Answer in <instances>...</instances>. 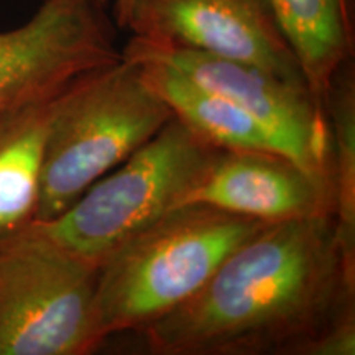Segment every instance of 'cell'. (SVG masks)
<instances>
[{
  "label": "cell",
  "mask_w": 355,
  "mask_h": 355,
  "mask_svg": "<svg viewBox=\"0 0 355 355\" xmlns=\"http://www.w3.org/2000/svg\"><path fill=\"white\" fill-rule=\"evenodd\" d=\"M265 224L207 204L175 207L155 220L99 266V343L144 331L193 298L230 252Z\"/></svg>",
  "instance_id": "obj_2"
},
{
  "label": "cell",
  "mask_w": 355,
  "mask_h": 355,
  "mask_svg": "<svg viewBox=\"0 0 355 355\" xmlns=\"http://www.w3.org/2000/svg\"><path fill=\"white\" fill-rule=\"evenodd\" d=\"M61 91L0 114V248L37 217L44 144Z\"/></svg>",
  "instance_id": "obj_10"
},
{
  "label": "cell",
  "mask_w": 355,
  "mask_h": 355,
  "mask_svg": "<svg viewBox=\"0 0 355 355\" xmlns=\"http://www.w3.org/2000/svg\"><path fill=\"white\" fill-rule=\"evenodd\" d=\"M127 60H152L183 73L242 109L259 123L278 153L329 180V127L324 102L306 83L285 79L259 66L209 53L132 37Z\"/></svg>",
  "instance_id": "obj_6"
},
{
  "label": "cell",
  "mask_w": 355,
  "mask_h": 355,
  "mask_svg": "<svg viewBox=\"0 0 355 355\" xmlns=\"http://www.w3.org/2000/svg\"><path fill=\"white\" fill-rule=\"evenodd\" d=\"M96 2H97V3H99V6H102V7H105V6H107V3L110 2V0H96Z\"/></svg>",
  "instance_id": "obj_14"
},
{
  "label": "cell",
  "mask_w": 355,
  "mask_h": 355,
  "mask_svg": "<svg viewBox=\"0 0 355 355\" xmlns=\"http://www.w3.org/2000/svg\"><path fill=\"white\" fill-rule=\"evenodd\" d=\"M186 204H207L266 224L332 214L329 180L277 152L220 150Z\"/></svg>",
  "instance_id": "obj_9"
},
{
  "label": "cell",
  "mask_w": 355,
  "mask_h": 355,
  "mask_svg": "<svg viewBox=\"0 0 355 355\" xmlns=\"http://www.w3.org/2000/svg\"><path fill=\"white\" fill-rule=\"evenodd\" d=\"M329 127L332 216L344 245L355 252V74L354 60L340 66L322 97Z\"/></svg>",
  "instance_id": "obj_13"
},
{
  "label": "cell",
  "mask_w": 355,
  "mask_h": 355,
  "mask_svg": "<svg viewBox=\"0 0 355 355\" xmlns=\"http://www.w3.org/2000/svg\"><path fill=\"white\" fill-rule=\"evenodd\" d=\"M171 119L139 64L123 56L69 83L58 96L48 127L35 222L64 212Z\"/></svg>",
  "instance_id": "obj_3"
},
{
  "label": "cell",
  "mask_w": 355,
  "mask_h": 355,
  "mask_svg": "<svg viewBox=\"0 0 355 355\" xmlns=\"http://www.w3.org/2000/svg\"><path fill=\"white\" fill-rule=\"evenodd\" d=\"M303 76L322 99L340 66L354 60L349 0H265Z\"/></svg>",
  "instance_id": "obj_12"
},
{
  "label": "cell",
  "mask_w": 355,
  "mask_h": 355,
  "mask_svg": "<svg viewBox=\"0 0 355 355\" xmlns=\"http://www.w3.org/2000/svg\"><path fill=\"white\" fill-rule=\"evenodd\" d=\"M99 266L26 230L0 248V355H87Z\"/></svg>",
  "instance_id": "obj_5"
},
{
  "label": "cell",
  "mask_w": 355,
  "mask_h": 355,
  "mask_svg": "<svg viewBox=\"0 0 355 355\" xmlns=\"http://www.w3.org/2000/svg\"><path fill=\"white\" fill-rule=\"evenodd\" d=\"M219 152L173 117L64 212L51 220L35 222L28 230L101 266L132 237L183 206Z\"/></svg>",
  "instance_id": "obj_4"
},
{
  "label": "cell",
  "mask_w": 355,
  "mask_h": 355,
  "mask_svg": "<svg viewBox=\"0 0 355 355\" xmlns=\"http://www.w3.org/2000/svg\"><path fill=\"white\" fill-rule=\"evenodd\" d=\"M104 8L96 0H43L26 24L0 32V114L121 60Z\"/></svg>",
  "instance_id": "obj_7"
},
{
  "label": "cell",
  "mask_w": 355,
  "mask_h": 355,
  "mask_svg": "<svg viewBox=\"0 0 355 355\" xmlns=\"http://www.w3.org/2000/svg\"><path fill=\"white\" fill-rule=\"evenodd\" d=\"M140 334L153 355H354L355 252L332 214L265 224Z\"/></svg>",
  "instance_id": "obj_1"
},
{
  "label": "cell",
  "mask_w": 355,
  "mask_h": 355,
  "mask_svg": "<svg viewBox=\"0 0 355 355\" xmlns=\"http://www.w3.org/2000/svg\"><path fill=\"white\" fill-rule=\"evenodd\" d=\"M133 63L139 64L145 83L162 97L173 117L199 139L219 150L277 152L259 123L230 101L199 86L165 63L152 60Z\"/></svg>",
  "instance_id": "obj_11"
},
{
  "label": "cell",
  "mask_w": 355,
  "mask_h": 355,
  "mask_svg": "<svg viewBox=\"0 0 355 355\" xmlns=\"http://www.w3.org/2000/svg\"><path fill=\"white\" fill-rule=\"evenodd\" d=\"M114 15L115 24L130 30L132 37L209 53L306 83L265 0H115Z\"/></svg>",
  "instance_id": "obj_8"
}]
</instances>
